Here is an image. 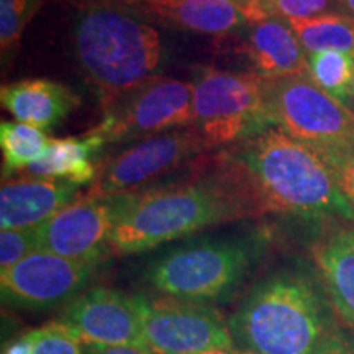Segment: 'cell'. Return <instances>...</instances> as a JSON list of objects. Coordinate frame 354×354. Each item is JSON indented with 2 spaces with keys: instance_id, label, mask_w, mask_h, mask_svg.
<instances>
[{
  "instance_id": "cell-1",
  "label": "cell",
  "mask_w": 354,
  "mask_h": 354,
  "mask_svg": "<svg viewBox=\"0 0 354 354\" xmlns=\"http://www.w3.org/2000/svg\"><path fill=\"white\" fill-rule=\"evenodd\" d=\"M216 153L240 177L258 216L354 221V209L333 166L281 128L269 127Z\"/></svg>"
},
{
  "instance_id": "cell-2",
  "label": "cell",
  "mask_w": 354,
  "mask_h": 354,
  "mask_svg": "<svg viewBox=\"0 0 354 354\" xmlns=\"http://www.w3.org/2000/svg\"><path fill=\"white\" fill-rule=\"evenodd\" d=\"M256 215L245 185L218 156H203L190 176L131 196L115 225L110 251L138 254L214 225Z\"/></svg>"
},
{
  "instance_id": "cell-3",
  "label": "cell",
  "mask_w": 354,
  "mask_h": 354,
  "mask_svg": "<svg viewBox=\"0 0 354 354\" xmlns=\"http://www.w3.org/2000/svg\"><path fill=\"white\" fill-rule=\"evenodd\" d=\"M76 7L71 26L74 63L105 113L158 76L166 46L153 21L118 0H77Z\"/></svg>"
},
{
  "instance_id": "cell-4",
  "label": "cell",
  "mask_w": 354,
  "mask_h": 354,
  "mask_svg": "<svg viewBox=\"0 0 354 354\" xmlns=\"http://www.w3.org/2000/svg\"><path fill=\"white\" fill-rule=\"evenodd\" d=\"M315 266L269 274L230 317L234 348L258 354H317L338 323Z\"/></svg>"
},
{
  "instance_id": "cell-5",
  "label": "cell",
  "mask_w": 354,
  "mask_h": 354,
  "mask_svg": "<svg viewBox=\"0 0 354 354\" xmlns=\"http://www.w3.org/2000/svg\"><path fill=\"white\" fill-rule=\"evenodd\" d=\"M254 246L243 240H201L172 248L146 268L159 294L185 302L225 297L250 272Z\"/></svg>"
},
{
  "instance_id": "cell-6",
  "label": "cell",
  "mask_w": 354,
  "mask_h": 354,
  "mask_svg": "<svg viewBox=\"0 0 354 354\" xmlns=\"http://www.w3.org/2000/svg\"><path fill=\"white\" fill-rule=\"evenodd\" d=\"M192 84V127L216 151L274 127L266 105V81L253 71L198 68Z\"/></svg>"
},
{
  "instance_id": "cell-7",
  "label": "cell",
  "mask_w": 354,
  "mask_h": 354,
  "mask_svg": "<svg viewBox=\"0 0 354 354\" xmlns=\"http://www.w3.org/2000/svg\"><path fill=\"white\" fill-rule=\"evenodd\" d=\"M272 125L323 158L354 146V110L326 94L310 74L266 81Z\"/></svg>"
},
{
  "instance_id": "cell-8",
  "label": "cell",
  "mask_w": 354,
  "mask_h": 354,
  "mask_svg": "<svg viewBox=\"0 0 354 354\" xmlns=\"http://www.w3.org/2000/svg\"><path fill=\"white\" fill-rule=\"evenodd\" d=\"M215 151L196 127L133 141L99 161V172L88 192L117 196L136 194L149 184Z\"/></svg>"
},
{
  "instance_id": "cell-9",
  "label": "cell",
  "mask_w": 354,
  "mask_h": 354,
  "mask_svg": "<svg viewBox=\"0 0 354 354\" xmlns=\"http://www.w3.org/2000/svg\"><path fill=\"white\" fill-rule=\"evenodd\" d=\"M192 125L194 84L158 74L122 97L92 130L107 145H122Z\"/></svg>"
},
{
  "instance_id": "cell-10",
  "label": "cell",
  "mask_w": 354,
  "mask_h": 354,
  "mask_svg": "<svg viewBox=\"0 0 354 354\" xmlns=\"http://www.w3.org/2000/svg\"><path fill=\"white\" fill-rule=\"evenodd\" d=\"M133 194L87 192L56 212L38 227V250L79 261L97 263L112 254L110 238Z\"/></svg>"
},
{
  "instance_id": "cell-11",
  "label": "cell",
  "mask_w": 354,
  "mask_h": 354,
  "mask_svg": "<svg viewBox=\"0 0 354 354\" xmlns=\"http://www.w3.org/2000/svg\"><path fill=\"white\" fill-rule=\"evenodd\" d=\"M145 343L154 354H197L233 349L228 322L215 308L185 300L138 295Z\"/></svg>"
},
{
  "instance_id": "cell-12",
  "label": "cell",
  "mask_w": 354,
  "mask_h": 354,
  "mask_svg": "<svg viewBox=\"0 0 354 354\" xmlns=\"http://www.w3.org/2000/svg\"><path fill=\"white\" fill-rule=\"evenodd\" d=\"M97 266L38 250L0 272L2 300L10 307L26 310L55 308L69 304L86 292Z\"/></svg>"
},
{
  "instance_id": "cell-13",
  "label": "cell",
  "mask_w": 354,
  "mask_h": 354,
  "mask_svg": "<svg viewBox=\"0 0 354 354\" xmlns=\"http://www.w3.org/2000/svg\"><path fill=\"white\" fill-rule=\"evenodd\" d=\"M82 344L146 346L138 295L109 287L82 292L56 320Z\"/></svg>"
},
{
  "instance_id": "cell-14",
  "label": "cell",
  "mask_w": 354,
  "mask_h": 354,
  "mask_svg": "<svg viewBox=\"0 0 354 354\" xmlns=\"http://www.w3.org/2000/svg\"><path fill=\"white\" fill-rule=\"evenodd\" d=\"M149 21L184 32L232 37L250 26L243 7L230 0H118Z\"/></svg>"
},
{
  "instance_id": "cell-15",
  "label": "cell",
  "mask_w": 354,
  "mask_h": 354,
  "mask_svg": "<svg viewBox=\"0 0 354 354\" xmlns=\"http://www.w3.org/2000/svg\"><path fill=\"white\" fill-rule=\"evenodd\" d=\"M310 251L339 322L354 330V221H325Z\"/></svg>"
},
{
  "instance_id": "cell-16",
  "label": "cell",
  "mask_w": 354,
  "mask_h": 354,
  "mask_svg": "<svg viewBox=\"0 0 354 354\" xmlns=\"http://www.w3.org/2000/svg\"><path fill=\"white\" fill-rule=\"evenodd\" d=\"M81 196L79 185L44 177L3 179L0 187V228H35Z\"/></svg>"
},
{
  "instance_id": "cell-17",
  "label": "cell",
  "mask_w": 354,
  "mask_h": 354,
  "mask_svg": "<svg viewBox=\"0 0 354 354\" xmlns=\"http://www.w3.org/2000/svg\"><path fill=\"white\" fill-rule=\"evenodd\" d=\"M241 35V51L264 81L308 74V56L287 20L251 21Z\"/></svg>"
},
{
  "instance_id": "cell-18",
  "label": "cell",
  "mask_w": 354,
  "mask_h": 354,
  "mask_svg": "<svg viewBox=\"0 0 354 354\" xmlns=\"http://www.w3.org/2000/svg\"><path fill=\"white\" fill-rule=\"evenodd\" d=\"M0 102L17 122L50 131L81 105V97L63 82L24 79L2 86Z\"/></svg>"
},
{
  "instance_id": "cell-19",
  "label": "cell",
  "mask_w": 354,
  "mask_h": 354,
  "mask_svg": "<svg viewBox=\"0 0 354 354\" xmlns=\"http://www.w3.org/2000/svg\"><path fill=\"white\" fill-rule=\"evenodd\" d=\"M104 146H107L105 140L94 130L82 136L51 140L26 172L32 177L68 180L76 185L92 184L99 172V153Z\"/></svg>"
},
{
  "instance_id": "cell-20",
  "label": "cell",
  "mask_w": 354,
  "mask_h": 354,
  "mask_svg": "<svg viewBox=\"0 0 354 354\" xmlns=\"http://www.w3.org/2000/svg\"><path fill=\"white\" fill-rule=\"evenodd\" d=\"M307 56L322 51H343L354 56V19L346 13H323L305 20H290Z\"/></svg>"
},
{
  "instance_id": "cell-21",
  "label": "cell",
  "mask_w": 354,
  "mask_h": 354,
  "mask_svg": "<svg viewBox=\"0 0 354 354\" xmlns=\"http://www.w3.org/2000/svg\"><path fill=\"white\" fill-rule=\"evenodd\" d=\"M51 138L46 131L17 120L0 123V149H2V179L24 169L41 156Z\"/></svg>"
},
{
  "instance_id": "cell-22",
  "label": "cell",
  "mask_w": 354,
  "mask_h": 354,
  "mask_svg": "<svg viewBox=\"0 0 354 354\" xmlns=\"http://www.w3.org/2000/svg\"><path fill=\"white\" fill-rule=\"evenodd\" d=\"M308 74L333 99L344 105L353 102L354 56L343 51H322L310 55Z\"/></svg>"
},
{
  "instance_id": "cell-23",
  "label": "cell",
  "mask_w": 354,
  "mask_h": 354,
  "mask_svg": "<svg viewBox=\"0 0 354 354\" xmlns=\"http://www.w3.org/2000/svg\"><path fill=\"white\" fill-rule=\"evenodd\" d=\"M243 10L250 21L272 17L290 21L312 19L323 13H343L339 0H251Z\"/></svg>"
},
{
  "instance_id": "cell-24",
  "label": "cell",
  "mask_w": 354,
  "mask_h": 354,
  "mask_svg": "<svg viewBox=\"0 0 354 354\" xmlns=\"http://www.w3.org/2000/svg\"><path fill=\"white\" fill-rule=\"evenodd\" d=\"M41 0H0V48L2 61L10 59L19 48L26 25Z\"/></svg>"
},
{
  "instance_id": "cell-25",
  "label": "cell",
  "mask_w": 354,
  "mask_h": 354,
  "mask_svg": "<svg viewBox=\"0 0 354 354\" xmlns=\"http://www.w3.org/2000/svg\"><path fill=\"white\" fill-rule=\"evenodd\" d=\"M32 354H84V344L56 320L28 331Z\"/></svg>"
},
{
  "instance_id": "cell-26",
  "label": "cell",
  "mask_w": 354,
  "mask_h": 354,
  "mask_svg": "<svg viewBox=\"0 0 354 354\" xmlns=\"http://www.w3.org/2000/svg\"><path fill=\"white\" fill-rule=\"evenodd\" d=\"M38 251V227L0 232V272Z\"/></svg>"
},
{
  "instance_id": "cell-27",
  "label": "cell",
  "mask_w": 354,
  "mask_h": 354,
  "mask_svg": "<svg viewBox=\"0 0 354 354\" xmlns=\"http://www.w3.org/2000/svg\"><path fill=\"white\" fill-rule=\"evenodd\" d=\"M338 176V183L342 185L344 196L354 209V146L344 151L335 154L333 158L326 159Z\"/></svg>"
},
{
  "instance_id": "cell-28",
  "label": "cell",
  "mask_w": 354,
  "mask_h": 354,
  "mask_svg": "<svg viewBox=\"0 0 354 354\" xmlns=\"http://www.w3.org/2000/svg\"><path fill=\"white\" fill-rule=\"evenodd\" d=\"M317 354H354V330L338 325L326 336Z\"/></svg>"
},
{
  "instance_id": "cell-29",
  "label": "cell",
  "mask_w": 354,
  "mask_h": 354,
  "mask_svg": "<svg viewBox=\"0 0 354 354\" xmlns=\"http://www.w3.org/2000/svg\"><path fill=\"white\" fill-rule=\"evenodd\" d=\"M84 354H154L151 349L133 344H84Z\"/></svg>"
},
{
  "instance_id": "cell-30",
  "label": "cell",
  "mask_w": 354,
  "mask_h": 354,
  "mask_svg": "<svg viewBox=\"0 0 354 354\" xmlns=\"http://www.w3.org/2000/svg\"><path fill=\"white\" fill-rule=\"evenodd\" d=\"M339 7H342L343 13L354 19V0H339Z\"/></svg>"
},
{
  "instance_id": "cell-31",
  "label": "cell",
  "mask_w": 354,
  "mask_h": 354,
  "mask_svg": "<svg viewBox=\"0 0 354 354\" xmlns=\"http://www.w3.org/2000/svg\"><path fill=\"white\" fill-rule=\"evenodd\" d=\"M197 354H234V348L233 349H210V351H202Z\"/></svg>"
},
{
  "instance_id": "cell-32",
  "label": "cell",
  "mask_w": 354,
  "mask_h": 354,
  "mask_svg": "<svg viewBox=\"0 0 354 354\" xmlns=\"http://www.w3.org/2000/svg\"><path fill=\"white\" fill-rule=\"evenodd\" d=\"M230 2H233V3H236V6H240V7H246L248 3L251 2V0H230Z\"/></svg>"
},
{
  "instance_id": "cell-33",
  "label": "cell",
  "mask_w": 354,
  "mask_h": 354,
  "mask_svg": "<svg viewBox=\"0 0 354 354\" xmlns=\"http://www.w3.org/2000/svg\"><path fill=\"white\" fill-rule=\"evenodd\" d=\"M234 354H258V353H250V351H241V349L234 348Z\"/></svg>"
},
{
  "instance_id": "cell-34",
  "label": "cell",
  "mask_w": 354,
  "mask_h": 354,
  "mask_svg": "<svg viewBox=\"0 0 354 354\" xmlns=\"http://www.w3.org/2000/svg\"><path fill=\"white\" fill-rule=\"evenodd\" d=\"M353 104H354V86H353Z\"/></svg>"
}]
</instances>
